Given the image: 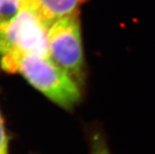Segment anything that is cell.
I'll return each mask as SVG.
<instances>
[{
    "label": "cell",
    "instance_id": "6da1fadb",
    "mask_svg": "<svg viewBox=\"0 0 155 154\" xmlns=\"http://www.w3.org/2000/svg\"><path fill=\"white\" fill-rule=\"evenodd\" d=\"M6 72L20 73L51 102L71 109L81 98L80 86L49 56L12 53L0 58Z\"/></svg>",
    "mask_w": 155,
    "mask_h": 154
},
{
    "label": "cell",
    "instance_id": "7a4b0ae2",
    "mask_svg": "<svg viewBox=\"0 0 155 154\" xmlns=\"http://www.w3.org/2000/svg\"><path fill=\"white\" fill-rule=\"evenodd\" d=\"M48 54L79 86L84 80V57L78 14L54 23L48 29Z\"/></svg>",
    "mask_w": 155,
    "mask_h": 154
},
{
    "label": "cell",
    "instance_id": "3957f363",
    "mask_svg": "<svg viewBox=\"0 0 155 154\" xmlns=\"http://www.w3.org/2000/svg\"><path fill=\"white\" fill-rule=\"evenodd\" d=\"M48 29L33 9L25 7L0 32V58L12 53L49 56Z\"/></svg>",
    "mask_w": 155,
    "mask_h": 154
},
{
    "label": "cell",
    "instance_id": "277c9868",
    "mask_svg": "<svg viewBox=\"0 0 155 154\" xmlns=\"http://www.w3.org/2000/svg\"><path fill=\"white\" fill-rule=\"evenodd\" d=\"M84 0H29L33 9L48 28L59 20L78 14Z\"/></svg>",
    "mask_w": 155,
    "mask_h": 154
},
{
    "label": "cell",
    "instance_id": "5b68a950",
    "mask_svg": "<svg viewBox=\"0 0 155 154\" xmlns=\"http://www.w3.org/2000/svg\"><path fill=\"white\" fill-rule=\"evenodd\" d=\"M29 0H0V32L26 6Z\"/></svg>",
    "mask_w": 155,
    "mask_h": 154
},
{
    "label": "cell",
    "instance_id": "8992f818",
    "mask_svg": "<svg viewBox=\"0 0 155 154\" xmlns=\"http://www.w3.org/2000/svg\"><path fill=\"white\" fill-rule=\"evenodd\" d=\"M91 154H110L103 137L96 133L91 139Z\"/></svg>",
    "mask_w": 155,
    "mask_h": 154
}]
</instances>
